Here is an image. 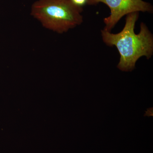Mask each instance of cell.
I'll return each mask as SVG.
<instances>
[{
	"instance_id": "obj_2",
	"label": "cell",
	"mask_w": 153,
	"mask_h": 153,
	"mask_svg": "<svg viewBox=\"0 0 153 153\" xmlns=\"http://www.w3.org/2000/svg\"><path fill=\"white\" fill-rule=\"evenodd\" d=\"M82 11L70 0H37L31 6V14L44 27L62 34L81 25Z\"/></svg>"
},
{
	"instance_id": "obj_3",
	"label": "cell",
	"mask_w": 153,
	"mask_h": 153,
	"mask_svg": "<svg viewBox=\"0 0 153 153\" xmlns=\"http://www.w3.org/2000/svg\"><path fill=\"white\" fill-rule=\"evenodd\" d=\"M99 3L105 4L110 10V15L103 20L105 25L104 30L110 32L125 15L135 12L153 11L152 6L143 0H88V4L95 5Z\"/></svg>"
},
{
	"instance_id": "obj_1",
	"label": "cell",
	"mask_w": 153,
	"mask_h": 153,
	"mask_svg": "<svg viewBox=\"0 0 153 153\" xmlns=\"http://www.w3.org/2000/svg\"><path fill=\"white\" fill-rule=\"evenodd\" d=\"M139 16L138 12L127 15L125 25L119 33L113 34L101 30L103 42L108 46L117 48L120 55L117 68L122 71H132L140 58L145 56L149 59L153 55V35L146 25L141 23L140 33H135V26Z\"/></svg>"
},
{
	"instance_id": "obj_4",
	"label": "cell",
	"mask_w": 153,
	"mask_h": 153,
	"mask_svg": "<svg viewBox=\"0 0 153 153\" xmlns=\"http://www.w3.org/2000/svg\"><path fill=\"white\" fill-rule=\"evenodd\" d=\"M71 2L78 7L83 8V7L88 4V0H70Z\"/></svg>"
}]
</instances>
